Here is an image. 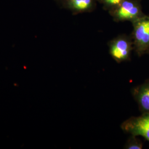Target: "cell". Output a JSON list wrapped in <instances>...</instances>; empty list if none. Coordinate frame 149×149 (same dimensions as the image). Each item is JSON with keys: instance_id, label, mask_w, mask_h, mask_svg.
I'll return each mask as SVG.
<instances>
[{"instance_id": "cell-8", "label": "cell", "mask_w": 149, "mask_h": 149, "mask_svg": "<svg viewBox=\"0 0 149 149\" xmlns=\"http://www.w3.org/2000/svg\"><path fill=\"white\" fill-rule=\"evenodd\" d=\"M106 3L112 5H116L119 4L123 0H104Z\"/></svg>"}, {"instance_id": "cell-1", "label": "cell", "mask_w": 149, "mask_h": 149, "mask_svg": "<svg viewBox=\"0 0 149 149\" xmlns=\"http://www.w3.org/2000/svg\"><path fill=\"white\" fill-rule=\"evenodd\" d=\"M134 37L139 53H143L149 47V17H140L135 19Z\"/></svg>"}, {"instance_id": "cell-5", "label": "cell", "mask_w": 149, "mask_h": 149, "mask_svg": "<svg viewBox=\"0 0 149 149\" xmlns=\"http://www.w3.org/2000/svg\"><path fill=\"white\" fill-rule=\"evenodd\" d=\"M136 95L140 107L145 113H149V82L139 88Z\"/></svg>"}, {"instance_id": "cell-2", "label": "cell", "mask_w": 149, "mask_h": 149, "mask_svg": "<svg viewBox=\"0 0 149 149\" xmlns=\"http://www.w3.org/2000/svg\"><path fill=\"white\" fill-rule=\"evenodd\" d=\"M122 127L134 136H141L149 141V113L129 119L123 124Z\"/></svg>"}, {"instance_id": "cell-3", "label": "cell", "mask_w": 149, "mask_h": 149, "mask_svg": "<svg viewBox=\"0 0 149 149\" xmlns=\"http://www.w3.org/2000/svg\"><path fill=\"white\" fill-rule=\"evenodd\" d=\"M131 50L130 44L127 39H119L112 43L110 52L113 58L120 62L128 59Z\"/></svg>"}, {"instance_id": "cell-7", "label": "cell", "mask_w": 149, "mask_h": 149, "mask_svg": "<svg viewBox=\"0 0 149 149\" xmlns=\"http://www.w3.org/2000/svg\"><path fill=\"white\" fill-rule=\"evenodd\" d=\"M142 144L137 139L134 138L133 136V138L129 140L126 146V148L129 149H142Z\"/></svg>"}, {"instance_id": "cell-4", "label": "cell", "mask_w": 149, "mask_h": 149, "mask_svg": "<svg viewBox=\"0 0 149 149\" xmlns=\"http://www.w3.org/2000/svg\"><path fill=\"white\" fill-rule=\"evenodd\" d=\"M117 15L120 19H136L141 17L140 8L138 5L133 2L125 1L122 2L118 10Z\"/></svg>"}, {"instance_id": "cell-6", "label": "cell", "mask_w": 149, "mask_h": 149, "mask_svg": "<svg viewBox=\"0 0 149 149\" xmlns=\"http://www.w3.org/2000/svg\"><path fill=\"white\" fill-rule=\"evenodd\" d=\"M67 1L71 8L80 11L89 8L92 4V0H68Z\"/></svg>"}]
</instances>
